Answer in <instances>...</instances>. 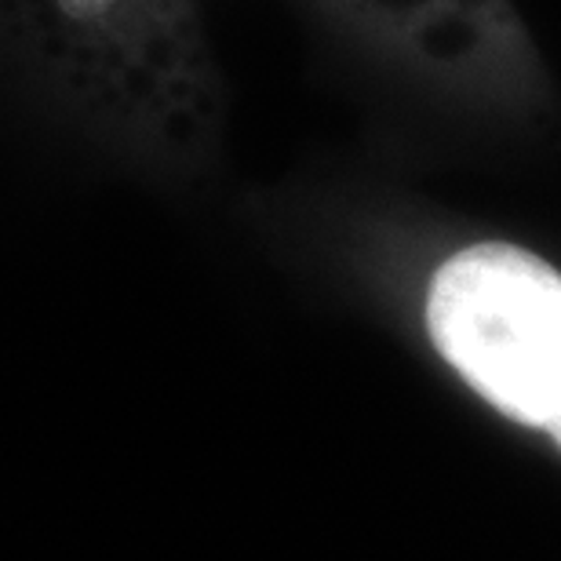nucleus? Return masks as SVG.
Segmentation results:
<instances>
[{"mask_svg": "<svg viewBox=\"0 0 561 561\" xmlns=\"http://www.w3.org/2000/svg\"><path fill=\"white\" fill-rule=\"evenodd\" d=\"M426 329L489 401L561 445V274L533 252L485 241L431 280Z\"/></svg>", "mask_w": 561, "mask_h": 561, "instance_id": "f257e3e1", "label": "nucleus"}]
</instances>
